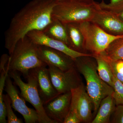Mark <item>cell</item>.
<instances>
[{
  "instance_id": "obj_14",
  "label": "cell",
  "mask_w": 123,
  "mask_h": 123,
  "mask_svg": "<svg viewBox=\"0 0 123 123\" xmlns=\"http://www.w3.org/2000/svg\"><path fill=\"white\" fill-rule=\"evenodd\" d=\"M46 66L34 68L37 88L43 105L60 95L52 84L48 68Z\"/></svg>"
},
{
  "instance_id": "obj_27",
  "label": "cell",
  "mask_w": 123,
  "mask_h": 123,
  "mask_svg": "<svg viewBox=\"0 0 123 123\" xmlns=\"http://www.w3.org/2000/svg\"><path fill=\"white\" fill-rule=\"evenodd\" d=\"M86 2H92L94 1V0H82Z\"/></svg>"
},
{
  "instance_id": "obj_4",
  "label": "cell",
  "mask_w": 123,
  "mask_h": 123,
  "mask_svg": "<svg viewBox=\"0 0 123 123\" xmlns=\"http://www.w3.org/2000/svg\"><path fill=\"white\" fill-rule=\"evenodd\" d=\"M98 6V2L82 0H62L57 1L53 9L52 18L64 24L91 21Z\"/></svg>"
},
{
  "instance_id": "obj_29",
  "label": "cell",
  "mask_w": 123,
  "mask_h": 123,
  "mask_svg": "<svg viewBox=\"0 0 123 123\" xmlns=\"http://www.w3.org/2000/svg\"></svg>"
},
{
  "instance_id": "obj_24",
  "label": "cell",
  "mask_w": 123,
  "mask_h": 123,
  "mask_svg": "<svg viewBox=\"0 0 123 123\" xmlns=\"http://www.w3.org/2000/svg\"><path fill=\"white\" fill-rule=\"evenodd\" d=\"M111 123H123V105H116L112 115Z\"/></svg>"
},
{
  "instance_id": "obj_16",
  "label": "cell",
  "mask_w": 123,
  "mask_h": 123,
  "mask_svg": "<svg viewBox=\"0 0 123 123\" xmlns=\"http://www.w3.org/2000/svg\"><path fill=\"white\" fill-rule=\"evenodd\" d=\"M65 26L68 47L75 51L85 53L84 49V37L76 23H68L65 24Z\"/></svg>"
},
{
  "instance_id": "obj_8",
  "label": "cell",
  "mask_w": 123,
  "mask_h": 123,
  "mask_svg": "<svg viewBox=\"0 0 123 123\" xmlns=\"http://www.w3.org/2000/svg\"><path fill=\"white\" fill-rule=\"evenodd\" d=\"M72 101L70 110L75 111L81 123H91L93 118V102L82 82L80 85L71 90Z\"/></svg>"
},
{
  "instance_id": "obj_3",
  "label": "cell",
  "mask_w": 123,
  "mask_h": 123,
  "mask_svg": "<svg viewBox=\"0 0 123 123\" xmlns=\"http://www.w3.org/2000/svg\"><path fill=\"white\" fill-rule=\"evenodd\" d=\"M37 47L27 36L19 40L9 55L7 65L9 72H20L25 78L31 69L47 66L39 57Z\"/></svg>"
},
{
  "instance_id": "obj_2",
  "label": "cell",
  "mask_w": 123,
  "mask_h": 123,
  "mask_svg": "<svg viewBox=\"0 0 123 123\" xmlns=\"http://www.w3.org/2000/svg\"><path fill=\"white\" fill-rule=\"evenodd\" d=\"M74 60L76 68L85 79L86 91L93 102L94 114H96L101 101L107 96L112 95L114 88L99 76L94 57L81 56L74 59Z\"/></svg>"
},
{
  "instance_id": "obj_5",
  "label": "cell",
  "mask_w": 123,
  "mask_h": 123,
  "mask_svg": "<svg viewBox=\"0 0 123 123\" xmlns=\"http://www.w3.org/2000/svg\"><path fill=\"white\" fill-rule=\"evenodd\" d=\"M76 23L84 37L85 53L93 56L101 55L112 41L123 36L109 34L91 21Z\"/></svg>"
},
{
  "instance_id": "obj_15",
  "label": "cell",
  "mask_w": 123,
  "mask_h": 123,
  "mask_svg": "<svg viewBox=\"0 0 123 123\" xmlns=\"http://www.w3.org/2000/svg\"><path fill=\"white\" fill-rule=\"evenodd\" d=\"M112 95H109L101 101L96 116L92 123H108L116 106Z\"/></svg>"
},
{
  "instance_id": "obj_20",
  "label": "cell",
  "mask_w": 123,
  "mask_h": 123,
  "mask_svg": "<svg viewBox=\"0 0 123 123\" xmlns=\"http://www.w3.org/2000/svg\"><path fill=\"white\" fill-rule=\"evenodd\" d=\"M98 5L101 9L118 15L123 11V0H110L108 4L103 0Z\"/></svg>"
},
{
  "instance_id": "obj_25",
  "label": "cell",
  "mask_w": 123,
  "mask_h": 123,
  "mask_svg": "<svg viewBox=\"0 0 123 123\" xmlns=\"http://www.w3.org/2000/svg\"><path fill=\"white\" fill-rule=\"evenodd\" d=\"M81 123L76 113L70 110L69 112L65 117L63 123Z\"/></svg>"
},
{
  "instance_id": "obj_18",
  "label": "cell",
  "mask_w": 123,
  "mask_h": 123,
  "mask_svg": "<svg viewBox=\"0 0 123 123\" xmlns=\"http://www.w3.org/2000/svg\"><path fill=\"white\" fill-rule=\"evenodd\" d=\"M97 62V71L101 79L113 88L114 76L110 65L100 55L93 56Z\"/></svg>"
},
{
  "instance_id": "obj_13",
  "label": "cell",
  "mask_w": 123,
  "mask_h": 123,
  "mask_svg": "<svg viewBox=\"0 0 123 123\" xmlns=\"http://www.w3.org/2000/svg\"><path fill=\"white\" fill-rule=\"evenodd\" d=\"M27 36L37 45L45 46L61 51L74 59L81 56H92L91 54L73 50L64 43L49 37L42 31H32Z\"/></svg>"
},
{
  "instance_id": "obj_6",
  "label": "cell",
  "mask_w": 123,
  "mask_h": 123,
  "mask_svg": "<svg viewBox=\"0 0 123 123\" xmlns=\"http://www.w3.org/2000/svg\"><path fill=\"white\" fill-rule=\"evenodd\" d=\"M9 75L13 79L14 84L20 88L21 96L35 108L39 117V123H55L49 118L45 112L43 103L37 88L36 76L34 68L29 70L25 77L27 80V83L23 81L17 72L9 71Z\"/></svg>"
},
{
  "instance_id": "obj_11",
  "label": "cell",
  "mask_w": 123,
  "mask_h": 123,
  "mask_svg": "<svg viewBox=\"0 0 123 123\" xmlns=\"http://www.w3.org/2000/svg\"><path fill=\"white\" fill-rule=\"evenodd\" d=\"M37 51L39 57L47 66L53 65L63 71L75 67L74 59L61 51L40 45Z\"/></svg>"
},
{
  "instance_id": "obj_28",
  "label": "cell",
  "mask_w": 123,
  "mask_h": 123,
  "mask_svg": "<svg viewBox=\"0 0 123 123\" xmlns=\"http://www.w3.org/2000/svg\"><path fill=\"white\" fill-rule=\"evenodd\" d=\"M62 0H57V1H60Z\"/></svg>"
},
{
  "instance_id": "obj_23",
  "label": "cell",
  "mask_w": 123,
  "mask_h": 123,
  "mask_svg": "<svg viewBox=\"0 0 123 123\" xmlns=\"http://www.w3.org/2000/svg\"><path fill=\"white\" fill-rule=\"evenodd\" d=\"M113 88L114 92L112 96L116 105H123V84L115 76Z\"/></svg>"
},
{
  "instance_id": "obj_7",
  "label": "cell",
  "mask_w": 123,
  "mask_h": 123,
  "mask_svg": "<svg viewBox=\"0 0 123 123\" xmlns=\"http://www.w3.org/2000/svg\"><path fill=\"white\" fill-rule=\"evenodd\" d=\"M48 66L52 84L60 94L71 91L83 82L75 66L63 71L53 65Z\"/></svg>"
},
{
  "instance_id": "obj_26",
  "label": "cell",
  "mask_w": 123,
  "mask_h": 123,
  "mask_svg": "<svg viewBox=\"0 0 123 123\" xmlns=\"http://www.w3.org/2000/svg\"><path fill=\"white\" fill-rule=\"evenodd\" d=\"M119 17L123 21V11L118 15Z\"/></svg>"
},
{
  "instance_id": "obj_17",
  "label": "cell",
  "mask_w": 123,
  "mask_h": 123,
  "mask_svg": "<svg viewBox=\"0 0 123 123\" xmlns=\"http://www.w3.org/2000/svg\"><path fill=\"white\" fill-rule=\"evenodd\" d=\"M42 31L49 37L63 42L68 46L65 24L60 20L52 18L48 25Z\"/></svg>"
},
{
  "instance_id": "obj_22",
  "label": "cell",
  "mask_w": 123,
  "mask_h": 123,
  "mask_svg": "<svg viewBox=\"0 0 123 123\" xmlns=\"http://www.w3.org/2000/svg\"><path fill=\"white\" fill-rule=\"evenodd\" d=\"M3 98L6 106L7 123H22V120L16 116L12 109L11 101L8 94H3Z\"/></svg>"
},
{
  "instance_id": "obj_9",
  "label": "cell",
  "mask_w": 123,
  "mask_h": 123,
  "mask_svg": "<svg viewBox=\"0 0 123 123\" xmlns=\"http://www.w3.org/2000/svg\"><path fill=\"white\" fill-rule=\"evenodd\" d=\"M5 87V91L11 99L12 107L22 116L25 123H39V117L37 112L35 110L27 106L25 99L20 96L9 74L6 80Z\"/></svg>"
},
{
  "instance_id": "obj_19",
  "label": "cell",
  "mask_w": 123,
  "mask_h": 123,
  "mask_svg": "<svg viewBox=\"0 0 123 123\" xmlns=\"http://www.w3.org/2000/svg\"><path fill=\"white\" fill-rule=\"evenodd\" d=\"M99 55L112 60H123V36L112 41Z\"/></svg>"
},
{
  "instance_id": "obj_1",
  "label": "cell",
  "mask_w": 123,
  "mask_h": 123,
  "mask_svg": "<svg viewBox=\"0 0 123 123\" xmlns=\"http://www.w3.org/2000/svg\"><path fill=\"white\" fill-rule=\"evenodd\" d=\"M57 0H32L11 19L5 33V48L11 55L16 43L31 31H43L52 20Z\"/></svg>"
},
{
  "instance_id": "obj_10",
  "label": "cell",
  "mask_w": 123,
  "mask_h": 123,
  "mask_svg": "<svg viewBox=\"0 0 123 123\" xmlns=\"http://www.w3.org/2000/svg\"><path fill=\"white\" fill-rule=\"evenodd\" d=\"M72 97L70 91L60 94L44 104L45 112L49 118L55 123H63L70 111Z\"/></svg>"
},
{
  "instance_id": "obj_21",
  "label": "cell",
  "mask_w": 123,
  "mask_h": 123,
  "mask_svg": "<svg viewBox=\"0 0 123 123\" xmlns=\"http://www.w3.org/2000/svg\"><path fill=\"white\" fill-rule=\"evenodd\" d=\"M101 56L110 65L114 76L123 84V60H112Z\"/></svg>"
},
{
  "instance_id": "obj_12",
  "label": "cell",
  "mask_w": 123,
  "mask_h": 123,
  "mask_svg": "<svg viewBox=\"0 0 123 123\" xmlns=\"http://www.w3.org/2000/svg\"><path fill=\"white\" fill-rule=\"evenodd\" d=\"M111 35H123V21L118 15L101 9L99 5L91 21Z\"/></svg>"
}]
</instances>
